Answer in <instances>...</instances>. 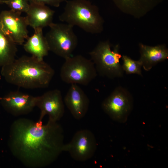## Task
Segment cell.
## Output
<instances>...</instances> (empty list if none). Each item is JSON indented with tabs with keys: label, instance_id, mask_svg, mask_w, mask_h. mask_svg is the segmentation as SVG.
<instances>
[{
	"label": "cell",
	"instance_id": "obj_1",
	"mask_svg": "<svg viewBox=\"0 0 168 168\" xmlns=\"http://www.w3.org/2000/svg\"><path fill=\"white\" fill-rule=\"evenodd\" d=\"M63 129L57 122H34L21 118L12 125L10 145L12 152L24 165L31 168L46 166L63 152Z\"/></svg>",
	"mask_w": 168,
	"mask_h": 168
},
{
	"label": "cell",
	"instance_id": "obj_2",
	"mask_svg": "<svg viewBox=\"0 0 168 168\" xmlns=\"http://www.w3.org/2000/svg\"><path fill=\"white\" fill-rule=\"evenodd\" d=\"M1 74L7 82L26 89L47 87L54 74L52 67L32 56H23L2 67Z\"/></svg>",
	"mask_w": 168,
	"mask_h": 168
},
{
	"label": "cell",
	"instance_id": "obj_3",
	"mask_svg": "<svg viewBox=\"0 0 168 168\" xmlns=\"http://www.w3.org/2000/svg\"><path fill=\"white\" fill-rule=\"evenodd\" d=\"M59 19L88 33L99 34L103 30L104 21L99 8L88 0H67Z\"/></svg>",
	"mask_w": 168,
	"mask_h": 168
},
{
	"label": "cell",
	"instance_id": "obj_4",
	"mask_svg": "<svg viewBox=\"0 0 168 168\" xmlns=\"http://www.w3.org/2000/svg\"><path fill=\"white\" fill-rule=\"evenodd\" d=\"M109 40L99 42L89 53L91 59L100 75L111 79L122 77L124 71L120 63V47L116 44L112 49Z\"/></svg>",
	"mask_w": 168,
	"mask_h": 168
},
{
	"label": "cell",
	"instance_id": "obj_5",
	"mask_svg": "<svg viewBox=\"0 0 168 168\" xmlns=\"http://www.w3.org/2000/svg\"><path fill=\"white\" fill-rule=\"evenodd\" d=\"M65 60L60 71L61 78L64 82L86 86L96 77L97 72L91 59L79 55Z\"/></svg>",
	"mask_w": 168,
	"mask_h": 168
},
{
	"label": "cell",
	"instance_id": "obj_6",
	"mask_svg": "<svg viewBox=\"0 0 168 168\" xmlns=\"http://www.w3.org/2000/svg\"><path fill=\"white\" fill-rule=\"evenodd\" d=\"M45 35L49 51L64 59L71 56L78 44L73 26L68 24L53 23Z\"/></svg>",
	"mask_w": 168,
	"mask_h": 168
},
{
	"label": "cell",
	"instance_id": "obj_7",
	"mask_svg": "<svg viewBox=\"0 0 168 168\" xmlns=\"http://www.w3.org/2000/svg\"><path fill=\"white\" fill-rule=\"evenodd\" d=\"M132 95L121 86L116 88L101 104L104 111L112 120L120 123L127 120L133 108Z\"/></svg>",
	"mask_w": 168,
	"mask_h": 168
},
{
	"label": "cell",
	"instance_id": "obj_8",
	"mask_svg": "<svg viewBox=\"0 0 168 168\" xmlns=\"http://www.w3.org/2000/svg\"><path fill=\"white\" fill-rule=\"evenodd\" d=\"M97 147L96 139L93 133L87 129L77 131L71 141L64 144L63 152L69 153L74 160L86 161L93 156Z\"/></svg>",
	"mask_w": 168,
	"mask_h": 168
},
{
	"label": "cell",
	"instance_id": "obj_9",
	"mask_svg": "<svg viewBox=\"0 0 168 168\" xmlns=\"http://www.w3.org/2000/svg\"><path fill=\"white\" fill-rule=\"evenodd\" d=\"M26 17L12 10L0 12V29L16 44L22 45L28 37Z\"/></svg>",
	"mask_w": 168,
	"mask_h": 168
},
{
	"label": "cell",
	"instance_id": "obj_10",
	"mask_svg": "<svg viewBox=\"0 0 168 168\" xmlns=\"http://www.w3.org/2000/svg\"><path fill=\"white\" fill-rule=\"evenodd\" d=\"M36 106L40 110L39 120L42 121L44 117L49 116V120L57 122L64 113V102L61 91L57 89L48 91L37 96Z\"/></svg>",
	"mask_w": 168,
	"mask_h": 168
},
{
	"label": "cell",
	"instance_id": "obj_11",
	"mask_svg": "<svg viewBox=\"0 0 168 168\" xmlns=\"http://www.w3.org/2000/svg\"><path fill=\"white\" fill-rule=\"evenodd\" d=\"M37 96L19 91H12L0 98L4 108L12 114L18 116L27 114L36 106Z\"/></svg>",
	"mask_w": 168,
	"mask_h": 168
},
{
	"label": "cell",
	"instance_id": "obj_12",
	"mask_svg": "<svg viewBox=\"0 0 168 168\" xmlns=\"http://www.w3.org/2000/svg\"><path fill=\"white\" fill-rule=\"evenodd\" d=\"M64 102L73 117L77 120L85 116L90 103L86 94L76 84H71L64 98Z\"/></svg>",
	"mask_w": 168,
	"mask_h": 168
},
{
	"label": "cell",
	"instance_id": "obj_13",
	"mask_svg": "<svg viewBox=\"0 0 168 168\" xmlns=\"http://www.w3.org/2000/svg\"><path fill=\"white\" fill-rule=\"evenodd\" d=\"M26 13L28 26L35 30L49 27L53 23L55 12L46 5L30 2L29 9Z\"/></svg>",
	"mask_w": 168,
	"mask_h": 168
},
{
	"label": "cell",
	"instance_id": "obj_14",
	"mask_svg": "<svg viewBox=\"0 0 168 168\" xmlns=\"http://www.w3.org/2000/svg\"><path fill=\"white\" fill-rule=\"evenodd\" d=\"M164 0H112L122 12L139 19L146 15Z\"/></svg>",
	"mask_w": 168,
	"mask_h": 168
},
{
	"label": "cell",
	"instance_id": "obj_15",
	"mask_svg": "<svg viewBox=\"0 0 168 168\" xmlns=\"http://www.w3.org/2000/svg\"><path fill=\"white\" fill-rule=\"evenodd\" d=\"M139 47L140 58L138 60L146 71L168 59V49L165 44L150 46L140 43Z\"/></svg>",
	"mask_w": 168,
	"mask_h": 168
},
{
	"label": "cell",
	"instance_id": "obj_16",
	"mask_svg": "<svg viewBox=\"0 0 168 168\" xmlns=\"http://www.w3.org/2000/svg\"><path fill=\"white\" fill-rule=\"evenodd\" d=\"M34 30V34L28 37L23 44V48L27 52L37 59L43 60L48 55L49 51V47L42 29Z\"/></svg>",
	"mask_w": 168,
	"mask_h": 168
},
{
	"label": "cell",
	"instance_id": "obj_17",
	"mask_svg": "<svg viewBox=\"0 0 168 168\" xmlns=\"http://www.w3.org/2000/svg\"><path fill=\"white\" fill-rule=\"evenodd\" d=\"M16 45L0 29V66L8 65L15 59Z\"/></svg>",
	"mask_w": 168,
	"mask_h": 168
},
{
	"label": "cell",
	"instance_id": "obj_18",
	"mask_svg": "<svg viewBox=\"0 0 168 168\" xmlns=\"http://www.w3.org/2000/svg\"><path fill=\"white\" fill-rule=\"evenodd\" d=\"M121 58L123 61L122 69L127 74H137L142 76V65L139 60H133L130 57L126 55H122Z\"/></svg>",
	"mask_w": 168,
	"mask_h": 168
},
{
	"label": "cell",
	"instance_id": "obj_19",
	"mask_svg": "<svg viewBox=\"0 0 168 168\" xmlns=\"http://www.w3.org/2000/svg\"><path fill=\"white\" fill-rule=\"evenodd\" d=\"M4 4L7 5L11 10L21 13H26L30 6L28 0H4Z\"/></svg>",
	"mask_w": 168,
	"mask_h": 168
},
{
	"label": "cell",
	"instance_id": "obj_20",
	"mask_svg": "<svg viewBox=\"0 0 168 168\" xmlns=\"http://www.w3.org/2000/svg\"><path fill=\"white\" fill-rule=\"evenodd\" d=\"M29 2H33L55 7H59L61 4L67 0H28Z\"/></svg>",
	"mask_w": 168,
	"mask_h": 168
},
{
	"label": "cell",
	"instance_id": "obj_21",
	"mask_svg": "<svg viewBox=\"0 0 168 168\" xmlns=\"http://www.w3.org/2000/svg\"><path fill=\"white\" fill-rule=\"evenodd\" d=\"M4 0H0V4H4Z\"/></svg>",
	"mask_w": 168,
	"mask_h": 168
}]
</instances>
